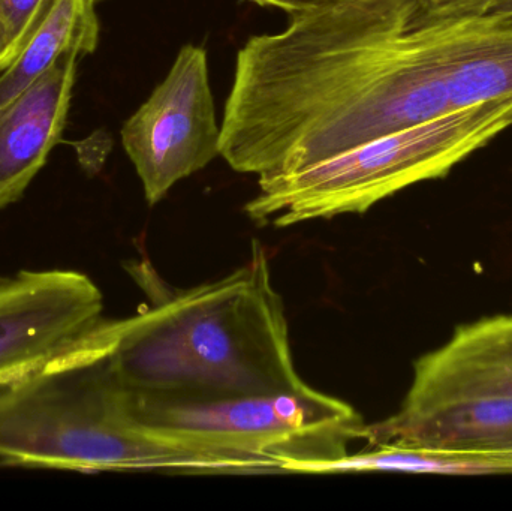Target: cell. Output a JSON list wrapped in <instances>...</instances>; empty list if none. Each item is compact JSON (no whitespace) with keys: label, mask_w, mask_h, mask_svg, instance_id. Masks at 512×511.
Returning a JSON list of instances; mask_svg holds the SVG:
<instances>
[{"label":"cell","mask_w":512,"mask_h":511,"mask_svg":"<svg viewBox=\"0 0 512 511\" xmlns=\"http://www.w3.org/2000/svg\"><path fill=\"white\" fill-rule=\"evenodd\" d=\"M429 0H334L236 57L221 156L258 179L306 170L453 110L420 20Z\"/></svg>","instance_id":"obj_1"},{"label":"cell","mask_w":512,"mask_h":511,"mask_svg":"<svg viewBox=\"0 0 512 511\" xmlns=\"http://www.w3.org/2000/svg\"><path fill=\"white\" fill-rule=\"evenodd\" d=\"M150 308L122 320L107 360L141 398L201 402L306 386L295 371L282 297L264 246L224 278L173 288L147 261L126 264Z\"/></svg>","instance_id":"obj_2"},{"label":"cell","mask_w":512,"mask_h":511,"mask_svg":"<svg viewBox=\"0 0 512 511\" xmlns=\"http://www.w3.org/2000/svg\"><path fill=\"white\" fill-rule=\"evenodd\" d=\"M107 320L29 374L0 384V465L74 473L267 474L254 459L186 446L141 425L107 356Z\"/></svg>","instance_id":"obj_3"},{"label":"cell","mask_w":512,"mask_h":511,"mask_svg":"<svg viewBox=\"0 0 512 511\" xmlns=\"http://www.w3.org/2000/svg\"><path fill=\"white\" fill-rule=\"evenodd\" d=\"M511 126L512 98L460 108L306 170L258 179L245 210L255 224L280 228L366 213L409 186L447 176Z\"/></svg>","instance_id":"obj_4"},{"label":"cell","mask_w":512,"mask_h":511,"mask_svg":"<svg viewBox=\"0 0 512 511\" xmlns=\"http://www.w3.org/2000/svg\"><path fill=\"white\" fill-rule=\"evenodd\" d=\"M129 398L138 422L150 431L186 446L254 459L276 474H303L349 455L354 441L366 440L360 413L307 384L215 401H155L131 392Z\"/></svg>","instance_id":"obj_5"},{"label":"cell","mask_w":512,"mask_h":511,"mask_svg":"<svg viewBox=\"0 0 512 511\" xmlns=\"http://www.w3.org/2000/svg\"><path fill=\"white\" fill-rule=\"evenodd\" d=\"M221 125L204 48L179 51L165 80L122 128L123 149L155 206L180 180L221 155Z\"/></svg>","instance_id":"obj_6"},{"label":"cell","mask_w":512,"mask_h":511,"mask_svg":"<svg viewBox=\"0 0 512 511\" xmlns=\"http://www.w3.org/2000/svg\"><path fill=\"white\" fill-rule=\"evenodd\" d=\"M104 296L83 272L0 276V384L17 380L104 323Z\"/></svg>","instance_id":"obj_7"},{"label":"cell","mask_w":512,"mask_h":511,"mask_svg":"<svg viewBox=\"0 0 512 511\" xmlns=\"http://www.w3.org/2000/svg\"><path fill=\"white\" fill-rule=\"evenodd\" d=\"M489 399L512 401V315L463 324L442 347L421 356L399 411Z\"/></svg>","instance_id":"obj_8"},{"label":"cell","mask_w":512,"mask_h":511,"mask_svg":"<svg viewBox=\"0 0 512 511\" xmlns=\"http://www.w3.org/2000/svg\"><path fill=\"white\" fill-rule=\"evenodd\" d=\"M77 51L0 107V212L17 203L62 137L77 78Z\"/></svg>","instance_id":"obj_9"},{"label":"cell","mask_w":512,"mask_h":511,"mask_svg":"<svg viewBox=\"0 0 512 511\" xmlns=\"http://www.w3.org/2000/svg\"><path fill=\"white\" fill-rule=\"evenodd\" d=\"M430 24L453 110L512 98V12Z\"/></svg>","instance_id":"obj_10"},{"label":"cell","mask_w":512,"mask_h":511,"mask_svg":"<svg viewBox=\"0 0 512 511\" xmlns=\"http://www.w3.org/2000/svg\"><path fill=\"white\" fill-rule=\"evenodd\" d=\"M370 447L403 446L453 455H512V401L463 402L421 413L397 411L367 425Z\"/></svg>","instance_id":"obj_11"},{"label":"cell","mask_w":512,"mask_h":511,"mask_svg":"<svg viewBox=\"0 0 512 511\" xmlns=\"http://www.w3.org/2000/svg\"><path fill=\"white\" fill-rule=\"evenodd\" d=\"M95 0H53L17 59L0 72V107L44 75L63 54L80 56L98 47Z\"/></svg>","instance_id":"obj_12"},{"label":"cell","mask_w":512,"mask_h":511,"mask_svg":"<svg viewBox=\"0 0 512 511\" xmlns=\"http://www.w3.org/2000/svg\"><path fill=\"white\" fill-rule=\"evenodd\" d=\"M369 471H400V473L445 474V476H486L512 473V455H453L417 447L373 446L357 455L343 456L336 461L312 465L303 474L369 473Z\"/></svg>","instance_id":"obj_13"},{"label":"cell","mask_w":512,"mask_h":511,"mask_svg":"<svg viewBox=\"0 0 512 511\" xmlns=\"http://www.w3.org/2000/svg\"><path fill=\"white\" fill-rule=\"evenodd\" d=\"M53 0H0V23L8 33L14 60L41 23Z\"/></svg>","instance_id":"obj_14"},{"label":"cell","mask_w":512,"mask_h":511,"mask_svg":"<svg viewBox=\"0 0 512 511\" xmlns=\"http://www.w3.org/2000/svg\"><path fill=\"white\" fill-rule=\"evenodd\" d=\"M499 0H429L421 11L423 23L453 20V18L471 17L492 11Z\"/></svg>","instance_id":"obj_15"},{"label":"cell","mask_w":512,"mask_h":511,"mask_svg":"<svg viewBox=\"0 0 512 511\" xmlns=\"http://www.w3.org/2000/svg\"><path fill=\"white\" fill-rule=\"evenodd\" d=\"M262 6H276L289 14H301V12L313 11L330 5L334 0H254Z\"/></svg>","instance_id":"obj_16"},{"label":"cell","mask_w":512,"mask_h":511,"mask_svg":"<svg viewBox=\"0 0 512 511\" xmlns=\"http://www.w3.org/2000/svg\"><path fill=\"white\" fill-rule=\"evenodd\" d=\"M12 62H14V53H12L11 41L5 27L0 23V72L5 71Z\"/></svg>","instance_id":"obj_17"},{"label":"cell","mask_w":512,"mask_h":511,"mask_svg":"<svg viewBox=\"0 0 512 511\" xmlns=\"http://www.w3.org/2000/svg\"><path fill=\"white\" fill-rule=\"evenodd\" d=\"M492 11L512 12V0H499Z\"/></svg>","instance_id":"obj_18"},{"label":"cell","mask_w":512,"mask_h":511,"mask_svg":"<svg viewBox=\"0 0 512 511\" xmlns=\"http://www.w3.org/2000/svg\"><path fill=\"white\" fill-rule=\"evenodd\" d=\"M95 2H99V0H95Z\"/></svg>","instance_id":"obj_19"}]
</instances>
